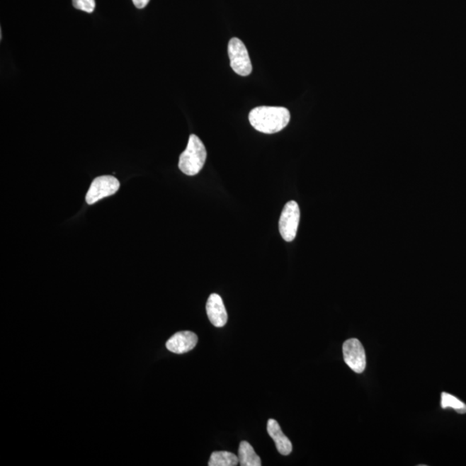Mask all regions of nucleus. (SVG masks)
<instances>
[{"label":"nucleus","instance_id":"obj_1","mask_svg":"<svg viewBox=\"0 0 466 466\" xmlns=\"http://www.w3.org/2000/svg\"><path fill=\"white\" fill-rule=\"evenodd\" d=\"M249 121L258 132L274 134L281 132L290 121V113L280 106H258L251 110Z\"/></svg>","mask_w":466,"mask_h":466},{"label":"nucleus","instance_id":"obj_2","mask_svg":"<svg viewBox=\"0 0 466 466\" xmlns=\"http://www.w3.org/2000/svg\"><path fill=\"white\" fill-rule=\"evenodd\" d=\"M207 160V149L196 135L189 137L187 148L179 158V169L185 175L193 176L199 174Z\"/></svg>","mask_w":466,"mask_h":466},{"label":"nucleus","instance_id":"obj_3","mask_svg":"<svg viewBox=\"0 0 466 466\" xmlns=\"http://www.w3.org/2000/svg\"><path fill=\"white\" fill-rule=\"evenodd\" d=\"M228 55L231 67L236 74L241 76H248L252 71L250 55L244 42L240 39L233 38L228 43Z\"/></svg>","mask_w":466,"mask_h":466},{"label":"nucleus","instance_id":"obj_4","mask_svg":"<svg viewBox=\"0 0 466 466\" xmlns=\"http://www.w3.org/2000/svg\"><path fill=\"white\" fill-rule=\"evenodd\" d=\"M301 212L297 203L291 200L283 208L279 220V232L286 242H292L297 234Z\"/></svg>","mask_w":466,"mask_h":466},{"label":"nucleus","instance_id":"obj_5","mask_svg":"<svg viewBox=\"0 0 466 466\" xmlns=\"http://www.w3.org/2000/svg\"><path fill=\"white\" fill-rule=\"evenodd\" d=\"M120 181L115 177L110 176H98L91 184L86 201L89 205L96 203L97 201L116 193L120 189Z\"/></svg>","mask_w":466,"mask_h":466},{"label":"nucleus","instance_id":"obj_6","mask_svg":"<svg viewBox=\"0 0 466 466\" xmlns=\"http://www.w3.org/2000/svg\"><path fill=\"white\" fill-rule=\"evenodd\" d=\"M343 360L354 373H362L366 368V355L358 339H349L343 345Z\"/></svg>","mask_w":466,"mask_h":466},{"label":"nucleus","instance_id":"obj_7","mask_svg":"<svg viewBox=\"0 0 466 466\" xmlns=\"http://www.w3.org/2000/svg\"><path fill=\"white\" fill-rule=\"evenodd\" d=\"M198 343V337L191 331H178L169 339L166 347L169 351L176 354L188 353L195 348Z\"/></svg>","mask_w":466,"mask_h":466},{"label":"nucleus","instance_id":"obj_8","mask_svg":"<svg viewBox=\"0 0 466 466\" xmlns=\"http://www.w3.org/2000/svg\"><path fill=\"white\" fill-rule=\"evenodd\" d=\"M207 314L212 325L222 327L227 323V312L219 295L212 294L207 302Z\"/></svg>","mask_w":466,"mask_h":466},{"label":"nucleus","instance_id":"obj_9","mask_svg":"<svg viewBox=\"0 0 466 466\" xmlns=\"http://www.w3.org/2000/svg\"><path fill=\"white\" fill-rule=\"evenodd\" d=\"M267 431L272 439H273L278 452L284 456L290 455L292 449H293V445H292L290 439L283 433L278 422L274 420V419H270L268 420Z\"/></svg>","mask_w":466,"mask_h":466},{"label":"nucleus","instance_id":"obj_10","mask_svg":"<svg viewBox=\"0 0 466 466\" xmlns=\"http://www.w3.org/2000/svg\"><path fill=\"white\" fill-rule=\"evenodd\" d=\"M239 460L241 466H261L260 457L255 450L247 441H242L239 448Z\"/></svg>","mask_w":466,"mask_h":466},{"label":"nucleus","instance_id":"obj_11","mask_svg":"<svg viewBox=\"0 0 466 466\" xmlns=\"http://www.w3.org/2000/svg\"><path fill=\"white\" fill-rule=\"evenodd\" d=\"M239 463V457L229 452H215L211 454L209 466H236Z\"/></svg>","mask_w":466,"mask_h":466},{"label":"nucleus","instance_id":"obj_12","mask_svg":"<svg viewBox=\"0 0 466 466\" xmlns=\"http://www.w3.org/2000/svg\"><path fill=\"white\" fill-rule=\"evenodd\" d=\"M441 404L442 409H453L459 414L466 413V404L451 394L442 393Z\"/></svg>","mask_w":466,"mask_h":466},{"label":"nucleus","instance_id":"obj_13","mask_svg":"<svg viewBox=\"0 0 466 466\" xmlns=\"http://www.w3.org/2000/svg\"><path fill=\"white\" fill-rule=\"evenodd\" d=\"M73 6L76 9L92 13L96 9V0H72Z\"/></svg>","mask_w":466,"mask_h":466},{"label":"nucleus","instance_id":"obj_14","mask_svg":"<svg viewBox=\"0 0 466 466\" xmlns=\"http://www.w3.org/2000/svg\"><path fill=\"white\" fill-rule=\"evenodd\" d=\"M132 2L137 9H144V7L147 6L149 0H132Z\"/></svg>","mask_w":466,"mask_h":466}]
</instances>
